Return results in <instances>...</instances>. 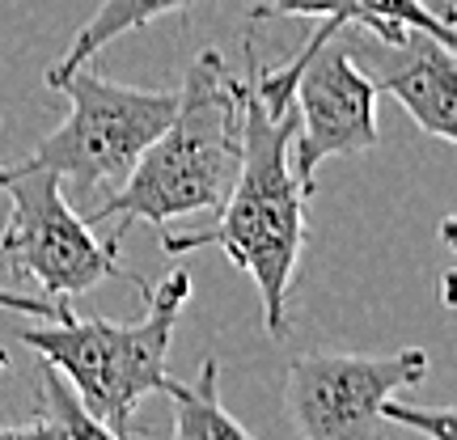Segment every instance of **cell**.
<instances>
[{
	"mask_svg": "<svg viewBox=\"0 0 457 440\" xmlns=\"http://www.w3.org/2000/svg\"><path fill=\"white\" fill-rule=\"evenodd\" d=\"M4 364H9V352H4V347H0V369H4Z\"/></svg>",
	"mask_w": 457,
	"mask_h": 440,
	"instance_id": "17",
	"label": "cell"
},
{
	"mask_svg": "<svg viewBox=\"0 0 457 440\" xmlns=\"http://www.w3.org/2000/svg\"><path fill=\"white\" fill-rule=\"evenodd\" d=\"M254 21H267V17H318L322 26L301 43V51H296L293 60L284 68H262L259 64V51H254V89L262 94V102L271 106V111H284V106H293V77L296 68L310 60L313 51L322 47L327 38H339V30H364L369 34V17L360 13L356 0H262V4H254Z\"/></svg>",
	"mask_w": 457,
	"mask_h": 440,
	"instance_id": "9",
	"label": "cell"
},
{
	"mask_svg": "<svg viewBox=\"0 0 457 440\" xmlns=\"http://www.w3.org/2000/svg\"><path fill=\"white\" fill-rule=\"evenodd\" d=\"M68 301H47L38 293H13V288H0V310H13V313H30V318H60Z\"/></svg>",
	"mask_w": 457,
	"mask_h": 440,
	"instance_id": "15",
	"label": "cell"
},
{
	"mask_svg": "<svg viewBox=\"0 0 457 440\" xmlns=\"http://www.w3.org/2000/svg\"><path fill=\"white\" fill-rule=\"evenodd\" d=\"M68 94L64 123L51 131L30 157L0 165L9 174H55L68 199H102L119 191L131 165L145 153L179 111V94L170 89H136L98 77L89 64L68 72L60 85Z\"/></svg>",
	"mask_w": 457,
	"mask_h": 440,
	"instance_id": "4",
	"label": "cell"
},
{
	"mask_svg": "<svg viewBox=\"0 0 457 440\" xmlns=\"http://www.w3.org/2000/svg\"><path fill=\"white\" fill-rule=\"evenodd\" d=\"M242 89L220 51H199L170 128L140 153L123 187L89 212V225H119L114 237H123L136 220L170 228L182 216L220 212L242 170Z\"/></svg>",
	"mask_w": 457,
	"mask_h": 440,
	"instance_id": "2",
	"label": "cell"
},
{
	"mask_svg": "<svg viewBox=\"0 0 457 440\" xmlns=\"http://www.w3.org/2000/svg\"><path fill=\"white\" fill-rule=\"evenodd\" d=\"M343 51L377 85V94H394L428 136L453 145L457 140V55L449 43H441V38H432L424 30H407L403 38H373V34L360 30L352 43H343Z\"/></svg>",
	"mask_w": 457,
	"mask_h": 440,
	"instance_id": "8",
	"label": "cell"
},
{
	"mask_svg": "<svg viewBox=\"0 0 457 440\" xmlns=\"http://www.w3.org/2000/svg\"><path fill=\"white\" fill-rule=\"evenodd\" d=\"M0 440H64V432H60V424L51 419L47 411H38V415L26 419V424L0 428Z\"/></svg>",
	"mask_w": 457,
	"mask_h": 440,
	"instance_id": "16",
	"label": "cell"
},
{
	"mask_svg": "<svg viewBox=\"0 0 457 440\" xmlns=\"http://www.w3.org/2000/svg\"><path fill=\"white\" fill-rule=\"evenodd\" d=\"M162 394L174 403V440H254L220 403V364L212 356L199 364L191 386L165 377Z\"/></svg>",
	"mask_w": 457,
	"mask_h": 440,
	"instance_id": "11",
	"label": "cell"
},
{
	"mask_svg": "<svg viewBox=\"0 0 457 440\" xmlns=\"http://www.w3.org/2000/svg\"><path fill=\"white\" fill-rule=\"evenodd\" d=\"M148 310L140 322H111V318H77L68 301L60 318L47 327H21L17 339L34 347L68 390L102 428L128 436L136 428V407L165 386V356L191 301V276L170 271L157 288H145Z\"/></svg>",
	"mask_w": 457,
	"mask_h": 440,
	"instance_id": "3",
	"label": "cell"
},
{
	"mask_svg": "<svg viewBox=\"0 0 457 440\" xmlns=\"http://www.w3.org/2000/svg\"><path fill=\"white\" fill-rule=\"evenodd\" d=\"M187 9H191V0H102L98 9H94V17L77 30L72 47L64 51V60L55 68H47V85L60 89V85L68 81V72H77L81 64H89L119 34H131V30H140V26H148V21H157V17L187 13Z\"/></svg>",
	"mask_w": 457,
	"mask_h": 440,
	"instance_id": "10",
	"label": "cell"
},
{
	"mask_svg": "<svg viewBox=\"0 0 457 440\" xmlns=\"http://www.w3.org/2000/svg\"><path fill=\"white\" fill-rule=\"evenodd\" d=\"M377 85L360 72L343 43L327 38L293 77V174L313 191V170L330 157L377 145Z\"/></svg>",
	"mask_w": 457,
	"mask_h": 440,
	"instance_id": "7",
	"label": "cell"
},
{
	"mask_svg": "<svg viewBox=\"0 0 457 440\" xmlns=\"http://www.w3.org/2000/svg\"><path fill=\"white\" fill-rule=\"evenodd\" d=\"M38 403H43V411H47L51 419L60 424V432H64V440H128L119 436V432H111V428H102L89 411L77 403V394L68 390V381L55 369H51L47 360H43V381H38Z\"/></svg>",
	"mask_w": 457,
	"mask_h": 440,
	"instance_id": "13",
	"label": "cell"
},
{
	"mask_svg": "<svg viewBox=\"0 0 457 440\" xmlns=\"http://www.w3.org/2000/svg\"><path fill=\"white\" fill-rule=\"evenodd\" d=\"M381 419H386V424H403V428H411V432H424L428 440H453V407L420 411V407H407V403L386 398V403H381Z\"/></svg>",
	"mask_w": 457,
	"mask_h": 440,
	"instance_id": "14",
	"label": "cell"
},
{
	"mask_svg": "<svg viewBox=\"0 0 457 440\" xmlns=\"http://www.w3.org/2000/svg\"><path fill=\"white\" fill-rule=\"evenodd\" d=\"M424 4H428V0H424Z\"/></svg>",
	"mask_w": 457,
	"mask_h": 440,
	"instance_id": "18",
	"label": "cell"
},
{
	"mask_svg": "<svg viewBox=\"0 0 457 440\" xmlns=\"http://www.w3.org/2000/svg\"><path fill=\"white\" fill-rule=\"evenodd\" d=\"M245 72L242 77V170L228 191L220 220L204 228H165V254H187L204 245H220L233 267L254 279L262 296V322L284 339L288 335V288H293L296 262L305 250V199L310 191L296 182L288 148H293L296 114L293 106L271 111L254 89V43L245 38Z\"/></svg>",
	"mask_w": 457,
	"mask_h": 440,
	"instance_id": "1",
	"label": "cell"
},
{
	"mask_svg": "<svg viewBox=\"0 0 457 440\" xmlns=\"http://www.w3.org/2000/svg\"><path fill=\"white\" fill-rule=\"evenodd\" d=\"M0 195H9L0 254L13 276L30 279L38 296L72 301L106 279L128 276L119 237H94V225L72 212L55 174H9L0 178Z\"/></svg>",
	"mask_w": 457,
	"mask_h": 440,
	"instance_id": "5",
	"label": "cell"
},
{
	"mask_svg": "<svg viewBox=\"0 0 457 440\" xmlns=\"http://www.w3.org/2000/svg\"><path fill=\"white\" fill-rule=\"evenodd\" d=\"M360 13L369 17L373 38H403L407 30H424L453 47V21H445L424 0H356Z\"/></svg>",
	"mask_w": 457,
	"mask_h": 440,
	"instance_id": "12",
	"label": "cell"
},
{
	"mask_svg": "<svg viewBox=\"0 0 457 440\" xmlns=\"http://www.w3.org/2000/svg\"><path fill=\"white\" fill-rule=\"evenodd\" d=\"M428 377V352L403 347L390 356L310 352L296 356L284 381V407L305 440H377L381 403Z\"/></svg>",
	"mask_w": 457,
	"mask_h": 440,
	"instance_id": "6",
	"label": "cell"
}]
</instances>
